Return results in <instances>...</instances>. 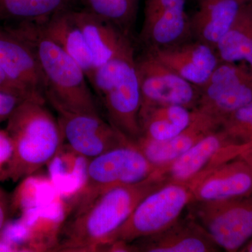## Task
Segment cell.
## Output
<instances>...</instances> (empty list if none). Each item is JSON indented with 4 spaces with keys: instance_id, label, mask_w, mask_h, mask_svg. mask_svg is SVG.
Masks as SVG:
<instances>
[{
    "instance_id": "6da1fadb",
    "label": "cell",
    "mask_w": 252,
    "mask_h": 252,
    "mask_svg": "<svg viewBox=\"0 0 252 252\" xmlns=\"http://www.w3.org/2000/svg\"><path fill=\"white\" fill-rule=\"evenodd\" d=\"M167 183L153 175L139 183L104 192L84 210L68 218L54 252H101L138 204Z\"/></svg>"
},
{
    "instance_id": "7a4b0ae2",
    "label": "cell",
    "mask_w": 252,
    "mask_h": 252,
    "mask_svg": "<svg viewBox=\"0 0 252 252\" xmlns=\"http://www.w3.org/2000/svg\"><path fill=\"white\" fill-rule=\"evenodd\" d=\"M29 44L39 63L46 101L56 112L99 114L94 94L81 66L45 35L37 21L10 28Z\"/></svg>"
},
{
    "instance_id": "3957f363",
    "label": "cell",
    "mask_w": 252,
    "mask_h": 252,
    "mask_svg": "<svg viewBox=\"0 0 252 252\" xmlns=\"http://www.w3.org/2000/svg\"><path fill=\"white\" fill-rule=\"evenodd\" d=\"M46 99L29 97L7 119L5 130L14 145L9 180L14 182L47 165L64 143L57 117L45 106Z\"/></svg>"
},
{
    "instance_id": "277c9868",
    "label": "cell",
    "mask_w": 252,
    "mask_h": 252,
    "mask_svg": "<svg viewBox=\"0 0 252 252\" xmlns=\"http://www.w3.org/2000/svg\"><path fill=\"white\" fill-rule=\"evenodd\" d=\"M89 82L109 124L129 140H137L141 136V93L134 46L96 68Z\"/></svg>"
},
{
    "instance_id": "5b68a950",
    "label": "cell",
    "mask_w": 252,
    "mask_h": 252,
    "mask_svg": "<svg viewBox=\"0 0 252 252\" xmlns=\"http://www.w3.org/2000/svg\"><path fill=\"white\" fill-rule=\"evenodd\" d=\"M157 169L132 142L90 159L84 185L66 201L69 217L84 210L104 192L142 182Z\"/></svg>"
},
{
    "instance_id": "8992f818",
    "label": "cell",
    "mask_w": 252,
    "mask_h": 252,
    "mask_svg": "<svg viewBox=\"0 0 252 252\" xmlns=\"http://www.w3.org/2000/svg\"><path fill=\"white\" fill-rule=\"evenodd\" d=\"M192 200L190 185L165 184L138 204L127 220L111 235L105 246L116 241L132 243L165 229L185 213Z\"/></svg>"
},
{
    "instance_id": "52a82bcc",
    "label": "cell",
    "mask_w": 252,
    "mask_h": 252,
    "mask_svg": "<svg viewBox=\"0 0 252 252\" xmlns=\"http://www.w3.org/2000/svg\"><path fill=\"white\" fill-rule=\"evenodd\" d=\"M186 211L217 246L238 252L252 238V193L217 200H192Z\"/></svg>"
},
{
    "instance_id": "ba28073f",
    "label": "cell",
    "mask_w": 252,
    "mask_h": 252,
    "mask_svg": "<svg viewBox=\"0 0 252 252\" xmlns=\"http://www.w3.org/2000/svg\"><path fill=\"white\" fill-rule=\"evenodd\" d=\"M69 215L67 202L59 195L23 212L14 221H8L0 237L19 252H54Z\"/></svg>"
},
{
    "instance_id": "9c48e42d",
    "label": "cell",
    "mask_w": 252,
    "mask_h": 252,
    "mask_svg": "<svg viewBox=\"0 0 252 252\" xmlns=\"http://www.w3.org/2000/svg\"><path fill=\"white\" fill-rule=\"evenodd\" d=\"M250 147L252 144L239 142L220 127L174 161L158 168L155 174L167 183L190 185Z\"/></svg>"
},
{
    "instance_id": "30bf717a",
    "label": "cell",
    "mask_w": 252,
    "mask_h": 252,
    "mask_svg": "<svg viewBox=\"0 0 252 252\" xmlns=\"http://www.w3.org/2000/svg\"><path fill=\"white\" fill-rule=\"evenodd\" d=\"M197 108L221 124L225 117L252 102V67L245 63H220L201 87Z\"/></svg>"
},
{
    "instance_id": "8fae6325",
    "label": "cell",
    "mask_w": 252,
    "mask_h": 252,
    "mask_svg": "<svg viewBox=\"0 0 252 252\" xmlns=\"http://www.w3.org/2000/svg\"><path fill=\"white\" fill-rule=\"evenodd\" d=\"M140 84L141 106L174 104L189 109L197 108L200 91L177 73L144 50L135 58Z\"/></svg>"
},
{
    "instance_id": "7c38bea8",
    "label": "cell",
    "mask_w": 252,
    "mask_h": 252,
    "mask_svg": "<svg viewBox=\"0 0 252 252\" xmlns=\"http://www.w3.org/2000/svg\"><path fill=\"white\" fill-rule=\"evenodd\" d=\"M56 112L64 142L88 158H94L132 142L99 114Z\"/></svg>"
},
{
    "instance_id": "4fadbf2b",
    "label": "cell",
    "mask_w": 252,
    "mask_h": 252,
    "mask_svg": "<svg viewBox=\"0 0 252 252\" xmlns=\"http://www.w3.org/2000/svg\"><path fill=\"white\" fill-rule=\"evenodd\" d=\"M187 0H146L139 41L144 49H160L192 39Z\"/></svg>"
},
{
    "instance_id": "5bb4252c",
    "label": "cell",
    "mask_w": 252,
    "mask_h": 252,
    "mask_svg": "<svg viewBox=\"0 0 252 252\" xmlns=\"http://www.w3.org/2000/svg\"><path fill=\"white\" fill-rule=\"evenodd\" d=\"M193 200H217L252 193V147L190 184Z\"/></svg>"
},
{
    "instance_id": "9a60e30c",
    "label": "cell",
    "mask_w": 252,
    "mask_h": 252,
    "mask_svg": "<svg viewBox=\"0 0 252 252\" xmlns=\"http://www.w3.org/2000/svg\"><path fill=\"white\" fill-rule=\"evenodd\" d=\"M130 252H216L220 249L185 211L165 229L129 243Z\"/></svg>"
},
{
    "instance_id": "2e32d148",
    "label": "cell",
    "mask_w": 252,
    "mask_h": 252,
    "mask_svg": "<svg viewBox=\"0 0 252 252\" xmlns=\"http://www.w3.org/2000/svg\"><path fill=\"white\" fill-rule=\"evenodd\" d=\"M0 67L28 95L46 99L44 78L34 51L10 28L1 26Z\"/></svg>"
},
{
    "instance_id": "e0dca14e",
    "label": "cell",
    "mask_w": 252,
    "mask_h": 252,
    "mask_svg": "<svg viewBox=\"0 0 252 252\" xmlns=\"http://www.w3.org/2000/svg\"><path fill=\"white\" fill-rule=\"evenodd\" d=\"M144 50L198 88L207 82L221 63L216 50L193 39L168 47Z\"/></svg>"
},
{
    "instance_id": "ac0fdd59",
    "label": "cell",
    "mask_w": 252,
    "mask_h": 252,
    "mask_svg": "<svg viewBox=\"0 0 252 252\" xmlns=\"http://www.w3.org/2000/svg\"><path fill=\"white\" fill-rule=\"evenodd\" d=\"M220 127V124L216 119L194 109L190 124L175 137L162 141L140 137L133 143L151 163L159 168L174 161Z\"/></svg>"
},
{
    "instance_id": "d6986e66",
    "label": "cell",
    "mask_w": 252,
    "mask_h": 252,
    "mask_svg": "<svg viewBox=\"0 0 252 252\" xmlns=\"http://www.w3.org/2000/svg\"><path fill=\"white\" fill-rule=\"evenodd\" d=\"M197 8L189 16L190 36L216 50L240 10L250 0H195Z\"/></svg>"
},
{
    "instance_id": "ffe728a7",
    "label": "cell",
    "mask_w": 252,
    "mask_h": 252,
    "mask_svg": "<svg viewBox=\"0 0 252 252\" xmlns=\"http://www.w3.org/2000/svg\"><path fill=\"white\" fill-rule=\"evenodd\" d=\"M72 14L85 37L95 69L134 46L132 38L102 18L83 9L72 8Z\"/></svg>"
},
{
    "instance_id": "44dd1931",
    "label": "cell",
    "mask_w": 252,
    "mask_h": 252,
    "mask_svg": "<svg viewBox=\"0 0 252 252\" xmlns=\"http://www.w3.org/2000/svg\"><path fill=\"white\" fill-rule=\"evenodd\" d=\"M72 8L63 10L38 23L45 35L81 66L89 80L95 67L84 34L73 16Z\"/></svg>"
},
{
    "instance_id": "7402d4cb",
    "label": "cell",
    "mask_w": 252,
    "mask_h": 252,
    "mask_svg": "<svg viewBox=\"0 0 252 252\" xmlns=\"http://www.w3.org/2000/svg\"><path fill=\"white\" fill-rule=\"evenodd\" d=\"M193 110L180 105L141 106L139 114L140 137L162 141L172 138L188 127Z\"/></svg>"
},
{
    "instance_id": "603a6c76",
    "label": "cell",
    "mask_w": 252,
    "mask_h": 252,
    "mask_svg": "<svg viewBox=\"0 0 252 252\" xmlns=\"http://www.w3.org/2000/svg\"><path fill=\"white\" fill-rule=\"evenodd\" d=\"M90 159L63 144L47 164L50 180L66 201L72 198L85 182Z\"/></svg>"
},
{
    "instance_id": "cb8c5ba5",
    "label": "cell",
    "mask_w": 252,
    "mask_h": 252,
    "mask_svg": "<svg viewBox=\"0 0 252 252\" xmlns=\"http://www.w3.org/2000/svg\"><path fill=\"white\" fill-rule=\"evenodd\" d=\"M216 51L221 63L243 62L252 67V0L244 5Z\"/></svg>"
},
{
    "instance_id": "d4e9b609",
    "label": "cell",
    "mask_w": 252,
    "mask_h": 252,
    "mask_svg": "<svg viewBox=\"0 0 252 252\" xmlns=\"http://www.w3.org/2000/svg\"><path fill=\"white\" fill-rule=\"evenodd\" d=\"M77 0H0V21H40L72 8Z\"/></svg>"
},
{
    "instance_id": "484cf974",
    "label": "cell",
    "mask_w": 252,
    "mask_h": 252,
    "mask_svg": "<svg viewBox=\"0 0 252 252\" xmlns=\"http://www.w3.org/2000/svg\"><path fill=\"white\" fill-rule=\"evenodd\" d=\"M83 9L110 23L132 39L140 0H77Z\"/></svg>"
},
{
    "instance_id": "4316f807",
    "label": "cell",
    "mask_w": 252,
    "mask_h": 252,
    "mask_svg": "<svg viewBox=\"0 0 252 252\" xmlns=\"http://www.w3.org/2000/svg\"><path fill=\"white\" fill-rule=\"evenodd\" d=\"M61 195L49 177L28 176L21 180L10 198L11 214H19L49 203Z\"/></svg>"
},
{
    "instance_id": "83f0119b",
    "label": "cell",
    "mask_w": 252,
    "mask_h": 252,
    "mask_svg": "<svg viewBox=\"0 0 252 252\" xmlns=\"http://www.w3.org/2000/svg\"><path fill=\"white\" fill-rule=\"evenodd\" d=\"M220 127L239 142L252 144V102L225 117Z\"/></svg>"
},
{
    "instance_id": "f1b7e54d",
    "label": "cell",
    "mask_w": 252,
    "mask_h": 252,
    "mask_svg": "<svg viewBox=\"0 0 252 252\" xmlns=\"http://www.w3.org/2000/svg\"><path fill=\"white\" fill-rule=\"evenodd\" d=\"M14 155L12 140L6 130L0 129V182L9 180V171Z\"/></svg>"
},
{
    "instance_id": "f546056e",
    "label": "cell",
    "mask_w": 252,
    "mask_h": 252,
    "mask_svg": "<svg viewBox=\"0 0 252 252\" xmlns=\"http://www.w3.org/2000/svg\"><path fill=\"white\" fill-rule=\"evenodd\" d=\"M27 97L0 91V124L7 121L18 104Z\"/></svg>"
},
{
    "instance_id": "4dcf8cb0",
    "label": "cell",
    "mask_w": 252,
    "mask_h": 252,
    "mask_svg": "<svg viewBox=\"0 0 252 252\" xmlns=\"http://www.w3.org/2000/svg\"><path fill=\"white\" fill-rule=\"evenodd\" d=\"M0 91L19 94L23 97H31L8 77L7 74L4 72L1 67H0Z\"/></svg>"
},
{
    "instance_id": "1f68e13d",
    "label": "cell",
    "mask_w": 252,
    "mask_h": 252,
    "mask_svg": "<svg viewBox=\"0 0 252 252\" xmlns=\"http://www.w3.org/2000/svg\"><path fill=\"white\" fill-rule=\"evenodd\" d=\"M10 210V198L6 192L0 188V233L9 221Z\"/></svg>"
},
{
    "instance_id": "d6a6232c",
    "label": "cell",
    "mask_w": 252,
    "mask_h": 252,
    "mask_svg": "<svg viewBox=\"0 0 252 252\" xmlns=\"http://www.w3.org/2000/svg\"><path fill=\"white\" fill-rule=\"evenodd\" d=\"M240 252H252V238L240 250Z\"/></svg>"
}]
</instances>
